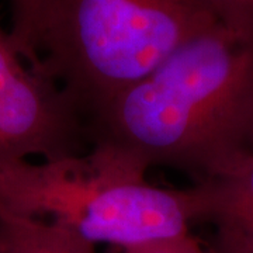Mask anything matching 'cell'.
<instances>
[{
    "mask_svg": "<svg viewBox=\"0 0 253 253\" xmlns=\"http://www.w3.org/2000/svg\"><path fill=\"white\" fill-rule=\"evenodd\" d=\"M252 116L253 40L217 23L118 93L89 132L199 184L246 152Z\"/></svg>",
    "mask_w": 253,
    "mask_h": 253,
    "instance_id": "obj_1",
    "label": "cell"
},
{
    "mask_svg": "<svg viewBox=\"0 0 253 253\" xmlns=\"http://www.w3.org/2000/svg\"><path fill=\"white\" fill-rule=\"evenodd\" d=\"M149 166L107 139L90 151L0 168V211L58 226L91 246L123 251L173 241L199 221V196L149 183Z\"/></svg>",
    "mask_w": 253,
    "mask_h": 253,
    "instance_id": "obj_2",
    "label": "cell"
},
{
    "mask_svg": "<svg viewBox=\"0 0 253 253\" xmlns=\"http://www.w3.org/2000/svg\"><path fill=\"white\" fill-rule=\"evenodd\" d=\"M217 23L206 0H51L36 71L66 91L89 123Z\"/></svg>",
    "mask_w": 253,
    "mask_h": 253,
    "instance_id": "obj_3",
    "label": "cell"
},
{
    "mask_svg": "<svg viewBox=\"0 0 253 253\" xmlns=\"http://www.w3.org/2000/svg\"><path fill=\"white\" fill-rule=\"evenodd\" d=\"M89 123L54 81L33 69L0 26V168L30 156L82 154Z\"/></svg>",
    "mask_w": 253,
    "mask_h": 253,
    "instance_id": "obj_4",
    "label": "cell"
},
{
    "mask_svg": "<svg viewBox=\"0 0 253 253\" xmlns=\"http://www.w3.org/2000/svg\"><path fill=\"white\" fill-rule=\"evenodd\" d=\"M199 221H210L253 238V154L234 156L208 180L193 184Z\"/></svg>",
    "mask_w": 253,
    "mask_h": 253,
    "instance_id": "obj_5",
    "label": "cell"
},
{
    "mask_svg": "<svg viewBox=\"0 0 253 253\" xmlns=\"http://www.w3.org/2000/svg\"><path fill=\"white\" fill-rule=\"evenodd\" d=\"M0 253H96L61 228L0 211Z\"/></svg>",
    "mask_w": 253,
    "mask_h": 253,
    "instance_id": "obj_6",
    "label": "cell"
},
{
    "mask_svg": "<svg viewBox=\"0 0 253 253\" xmlns=\"http://www.w3.org/2000/svg\"><path fill=\"white\" fill-rule=\"evenodd\" d=\"M51 0H10L11 30L10 40L18 54L36 69L38 65L37 44L41 24Z\"/></svg>",
    "mask_w": 253,
    "mask_h": 253,
    "instance_id": "obj_7",
    "label": "cell"
},
{
    "mask_svg": "<svg viewBox=\"0 0 253 253\" xmlns=\"http://www.w3.org/2000/svg\"><path fill=\"white\" fill-rule=\"evenodd\" d=\"M206 3L226 28L253 40V0H206Z\"/></svg>",
    "mask_w": 253,
    "mask_h": 253,
    "instance_id": "obj_8",
    "label": "cell"
},
{
    "mask_svg": "<svg viewBox=\"0 0 253 253\" xmlns=\"http://www.w3.org/2000/svg\"><path fill=\"white\" fill-rule=\"evenodd\" d=\"M210 253H253V238L229 228L217 226Z\"/></svg>",
    "mask_w": 253,
    "mask_h": 253,
    "instance_id": "obj_9",
    "label": "cell"
},
{
    "mask_svg": "<svg viewBox=\"0 0 253 253\" xmlns=\"http://www.w3.org/2000/svg\"><path fill=\"white\" fill-rule=\"evenodd\" d=\"M174 253H210V251L204 249L199 239L190 232L187 235L176 239Z\"/></svg>",
    "mask_w": 253,
    "mask_h": 253,
    "instance_id": "obj_10",
    "label": "cell"
},
{
    "mask_svg": "<svg viewBox=\"0 0 253 253\" xmlns=\"http://www.w3.org/2000/svg\"><path fill=\"white\" fill-rule=\"evenodd\" d=\"M174 242H176V239L141 245V246L126 249V251H123V253H174Z\"/></svg>",
    "mask_w": 253,
    "mask_h": 253,
    "instance_id": "obj_11",
    "label": "cell"
},
{
    "mask_svg": "<svg viewBox=\"0 0 253 253\" xmlns=\"http://www.w3.org/2000/svg\"><path fill=\"white\" fill-rule=\"evenodd\" d=\"M246 152H252L253 154V116L249 126V132H248V139H246Z\"/></svg>",
    "mask_w": 253,
    "mask_h": 253,
    "instance_id": "obj_12",
    "label": "cell"
}]
</instances>
